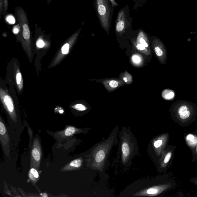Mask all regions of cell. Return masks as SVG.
<instances>
[{"label": "cell", "mask_w": 197, "mask_h": 197, "mask_svg": "<svg viewBox=\"0 0 197 197\" xmlns=\"http://www.w3.org/2000/svg\"><path fill=\"white\" fill-rule=\"evenodd\" d=\"M119 129L115 126L107 138L103 139L90 149L88 161L89 166L93 170L105 173L110 165L109 159L112 148L118 143Z\"/></svg>", "instance_id": "7a4b0ae2"}, {"label": "cell", "mask_w": 197, "mask_h": 197, "mask_svg": "<svg viewBox=\"0 0 197 197\" xmlns=\"http://www.w3.org/2000/svg\"><path fill=\"white\" fill-rule=\"evenodd\" d=\"M166 141L165 135L155 137L151 140L147 146V151L153 161L161 156Z\"/></svg>", "instance_id": "5b68a950"}, {"label": "cell", "mask_w": 197, "mask_h": 197, "mask_svg": "<svg viewBox=\"0 0 197 197\" xmlns=\"http://www.w3.org/2000/svg\"><path fill=\"white\" fill-rule=\"evenodd\" d=\"M69 44L68 43H66L62 46L61 49V52L63 54H67L69 53Z\"/></svg>", "instance_id": "2e32d148"}, {"label": "cell", "mask_w": 197, "mask_h": 197, "mask_svg": "<svg viewBox=\"0 0 197 197\" xmlns=\"http://www.w3.org/2000/svg\"><path fill=\"white\" fill-rule=\"evenodd\" d=\"M109 1H110V2L111 3L112 5L115 6V7H116V6L118 5V3L116 2L115 0H109Z\"/></svg>", "instance_id": "484cf974"}, {"label": "cell", "mask_w": 197, "mask_h": 197, "mask_svg": "<svg viewBox=\"0 0 197 197\" xmlns=\"http://www.w3.org/2000/svg\"><path fill=\"white\" fill-rule=\"evenodd\" d=\"M196 150H197V148H196Z\"/></svg>", "instance_id": "4dcf8cb0"}, {"label": "cell", "mask_w": 197, "mask_h": 197, "mask_svg": "<svg viewBox=\"0 0 197 197\" xmlns=\"http://www.w3.org/2000/svg\"><path fill=\"white\" fill-rule=\"evenodd\" d=\"M172 156V153L171 152H167L164 155V156L162 157L159 161L160 167L161 168H163L169 163V161Z\"/></svg>", "instance_id": "ba28073f"}, {"label": "cell", "mask_w": 197, "mask_h": 197, "mask_svg": "<svg viewBox=\"0 0 197 197\" xmlns=\"http://www.w3.org/2000/svg\"><path fill=\"white\" fill-rule=\"evenodd\" d=\"M118 83L117 81L113 80L109 82V86L112 88H116L118 87Z\"/></svg>", "instance_id": "d6986e66"}, {"label": "cell", "mask_w": 197, "mask_h": 197, "mask_svg": "<svg viewBox=\"0 0 197 197\" xmlns=\"http://www.w3.org/2000/svg\"><path fill=\"white\" fill-rule=\"evenodd\" d=\"M7 20L10 24H14L15 23L14 18L13 16H11V15L7 17Z\"/></svg>", "instance_id": "ffe728a7"}, {"label": "cell", "mask_w": 197, "mask_h": 197, "mask_svg": "<svg viewBox=\"0 0 197 197\" xmlns=\"http://www.w3.org/2000/svg\"><path fill=\"white\" fill-rule=\"evenodd\" d=\"M118 137L116 156L112 165L116 174L124 173L128 170L132 160L139 155L138 142L129 126H123Z\"/></svg>", "instance_id": "6da1fadb"}, {"label": "cell", "mask_w": 197, "mask_h": 197, "mask_svg": "<svg viewBox=\"0 0 197 197\" xmlns=\"http://www.w3.org/2000/svg\"><path fill=\"white\" fill-rule=\"evenodd\" d=\"M37 45L38 47L42 48L44 46V41L42 40H39L37 42Z\"/></svg>", "instance_id": "cb8c5ba5"}, {"label": "cell", "mask_w": 197, "mask_h": 197, "mask_svg": "<svg viewBox=\"0 0 197 197\" xmlns=\"http://www.w3.org/2000/svg\"><path fill=\"white\" fill-rule=\"evenodd\" d=\"M186 140L188 144L192 147L195 146L197 144V137L191 134L186 136Z\"/></svg>", "instance_id": "9c48e42d"}, {"label": "cell", "mask_w": 197, "mask_h": 197, "mask_svg": "<svg viewBox=\"0 0 197 197\" xmlns=\"http://www.w3.org/2000/svg\"><path fill=\"white\" fill-rule=\"evenodd\" d=\"M139 42L140 44L142 45L143 46H144L145 47H148V44L146 42L144 38H140Z\"/></svg>", "instance_id": "603a6c76"}, {"label": "cell", "mask_w": 197, "mask_h": 197, "mask_svg": "<svg viewBox=\"0 0 197 197\" xmlns=\"http://www.w3.org/2000/svg\"><path fill=\"white\" fill-rule=\"evenodd\" d=\"M16 83L20 90L23 88V80L22 76L19 70H18L16 76Z\"/></svg>", "instance_id": "8fae6325"}, {"label": "cell", "mask_w": 197, "mask_h": 197, "mask_svg": "<svg viewBox=\"0 0 197 197\" xmlns=\"http://www.w3.org/2000/svg\"><path fill=\"white\" fill-rule=\"evenodd\" d=\"M75 131L74 127H69L66 129L65 132V134L66 136H70L75 133Z\"/></svg>", "instance_id": "9a60e30c"}, {"label": "cell", "mask_w": 197, "mask_h": 197, "mask_svg": "<svg viewBox=\"0 0 197 197\" xmlns=\"http://www.w3.org/2000/svg\"><path fill=\"white\" fill-rule=\"evenodd\" d=\"M72 107L77 110L80 111H84L86 109V108L84 105L82 104H77L75 106H72Z\"/></svg>", "instance_id": "e0dca14e"}, {"label": "cell", "mask_w": 197, "mask_h": 197, "mask_svg": "<svg viewBox=\"0 0 197 197\" xmlns=\"http://www.w3.org/2000/svg\"><path fill=\"white\" fill-rule=\"evenodd\" d=\"M64 112V111L62 110H60L59 111V112L60 113H62L63 112Z\"/></svg>", "instance_id": "f1b7e54d"}, {"label": "cell", "mask_w": 197, "mask_h": 197, "mask_svg": "<svg viewBox=\"0 0 197 197\" xmlns=\"http://www.w3.org/2000/svg\"><path fill=\"white\" fill-rule=\"evenodd\" d=\"M154 50L155 54L160 60L161 64H165L167 61V51L163 42L159 39L155 38Z\"/></svg>", "instance_id": "52a82bcc"}, {"label": "cell", "mask_w": 197, "mask_h": 197, "mask_svg": "<svg viewBox=\"0 0 197 197\" xmlns=\"http://www.w3.org/2000/svg\"><path fill=\"white\" fill-rule=\"evenodd\" d=\"M32 155L35 161H38L40 159L41 156L39 151L37 148H34L32 151Z\"/></svg>", "instance_id": "5bb4252c"}, {"label": "cell", "mask_w": 197, "mask_h": 197, "mask_svg": "<svg viewBox=\"0 0 197 197\" xmlns=\"http://www.w3.org/2000/svg\"><path fill=\"white\" fill-rule=\"evenodd\" d=\"M163 98L168 100H172L175 98V92L172 90L167 89L164 90L163 93Z\"/></svg>", "instance_id": "30bf717a"}, {"label": "cell", "mask_w": 197, "mask_h": 197, "mask_svg": "<svg viewBox=\"0 0 197 197\" xmlns=\"http://www.w3.org/2000/svg\"><path fill=\"white\" fill-rule=\"evenodd\" d=\"M132 58L134 62L135 63H139L141 61V58L138 55H134Z\"/></svg>", "instance_id": "7402d4cb"}, {"label": "cell", "mask_w": 197, "mask_h": 197, "mask_svg": "<svg viewBox=\"0 0 197 197\" xmlns=\"http://www.w3.org/2000/svg\"><path fill=\"white\" fill-rule=\"evenodd\" d=\"M23 35L25 39L28 40L30 37V30L27 24L23 26Z\"/></svg>", "instance_id": "7c38bea8"}, {"label": "cell", "mask_w": 197, "mask_h": 197, "mask_svg": "<svg viewBox=\"0 0 197 197\" xmlns=\"http://www.w3.org/2000/svg\"><path fill=\"white\" fill-rule=\"evenodd\" d=\"M6 132L5 126L2 122L0 123V134L1 135H4Z\"/></svg>", "instance_id": "ac0fdd59"}, {"label": "cell", "mask_w": 197, "mask_h": 197, "mask_svg": "<svg viewBox=\"0 0 197 197\" xmlns=\"http://www.w3.org/2000/svg\"><path fill=\"white\" fill-rule=\"evenodd\" d=\"M43 197H47V195H46V194H44V195H42Z\"/></svg>", "instance_id": "f546056e"}, {"label": "cell", "mask_w": 197, "mask_h": 197, "mask_svg": "<svg viewBox=\"0 0 197 197\" xmlns=\"http://www.w3.org/2000/svg\"></svg>", "instance_id": "1f68e13d"}, {"label": "cell", "mask_w": 197, "mask_h": 197, "mask_svg": "<svg viewBox=\"0 0 197 197\" xmlns=\"http://www.w3.org/2000/svg\"><path fill=\"white\" fill-rule=\"evenodd\" d=\"M172 115L180 121H187L193 118L197 113L196 104L190 101L178 100L171 108Z\"/></svg>", "instance_id": "3957f363"}, {"label": "cell", "mask_w": 197, "mask_h": 197, "mask_svg": "<svg viewBox=\"0 0 197 197\" xmlns=\"http://www.w3.org/2000/svg\"><path fill=\"white\" fill-rule=\"evenodd\" d=\"M124 80L125 81V82H127V78H124Z\"/></svg>", "instance_id": "83f0119b"}, {"label": "cell", "mask_w": 197, "mask_h": 197, "mask_svg": "<svg viewBox=\"0 0 197 197\" xmlns=\"http://www.w3.org/2000/svg\"><path fill=\"white\" fill-rule=\"evenodd\" d=\"M137 49L139 50H144L145 49V47L144 46L142 45L139 44L136 46Z\"/></svg>", "instance_id": "d4e9b609"}, {"label": "cell", "mask_w": 197, "mask_h": 197, "mask_svg": "<svg viewBox=\"0 0 197 197\" xmlns=\"http://www.w3.org/2000/svg\"><path fill=\"white\" fill-rule=\"evenodd\" d=\"M13 31L14 33L15 34L18 33V29L17 28L14 29Z\"/></svg>", "instance_id": "4316f807"}, {"label": "cell", "mask_w": 197, "mask_h": 197, "mask_svg": "<svg viewBox=\"0 0 197 197\" xmlns=\"http://www.w3.org/2000/svg\"><path fill=\"white\" fill-rule=\"evenodd\" d=\"M0 97L1 101L9 114L12 116H15V109L11 97L6 90L2 88L0 90Z\"/></svg>", "instance_id": "8992f818"}, {"label": "cell", "mask_w": 197, "mask_h": 197, "mask_svg": "<svg viewBox=\"0 0 197 197\" xmlns=\"http://www.w3.org/2000/svg\"><path fill=\"white\" fill-rule=\"evenodd\" d=\"M31 173L34 175L35 178H38V171L34 169H32L30 170Z\"/></svg>", "instance_id": "44dd1931"}, {"label": "cell", "mask_w": 197, "mask_h": 197, "mask_svg": "<svg viewBox=\"0 0 197 197\" xmlns=\"http://www.w3.org/2000/svg\"><path fill=\"white\" fill-rule=\"evenodd\" d=\"M83 161L81 159L74 160L70 163V165L72 167L75 168L80 167L82 165Z\"/></svg>", "instance_id": "4fadbf2b"}, {"label": "cell", "mask_w": 197, "mask_h": 197, "mask_svg": "<svg viewBox=\"0 0 197 197\" xmlns=\"http://www.w3.org/2000/svg\"><path fill=\"white\" fill-rule=\"evenodd\" d=\"M97 13L101 25L106 31L111 25L113 8L108 0H95Z\"/></svg>", "instance_id": "277c9868"}]
</instances>
